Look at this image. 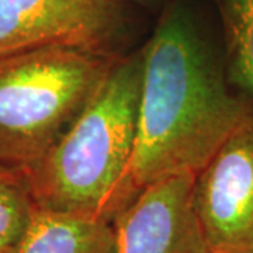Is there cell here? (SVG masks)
<instances>
[{"mask_svg":"<svg viewBox=\"0 0 253 253\" xmlns=\"http://www.w3.org/2000/svg\"><path fill=\"white\" fill-rule=\"evenodd\" d=\"M144 71L129 184L197 173L215 154L249 104L231 90L197 18L173 0L142 49Z\"/></svg>","mask_w":253,"mask_h":253,"instance_id":"1","label":"cell"},{"mask_svg":"<svg viewBox=\"0 0 253 253\" xmlns=\"http://www.w3.org/2000/svg\"><path fill=\"white\" fill-rule=\"evenodd\" d=\"M142 71V49L120 55L72 126L23 170L37 207L113 222L135 199L129 166Z\"/></svg>","mask_w":253,"mask_h":253,"instance_id":"2","label":"cell"},{"mask_svg":"<svg viewBox=\"0 0 253 253\" xmlns=\"http://www.w3.org/2000/svg\"><path fill=\"white\" fill-rule=\"evenodd\" d=\"M120 54L52 45L0 58V163L26 170L79 117Z\"/></svg>","mask_w":253,"mask_h":253,"instance_id":"3","label":"cell"},{"mask_svg":"<svg viewBox=\"0 0 253 253\" xmlns=\"http://www.w3.org/2000/svg\"><path fill=\"white\" fill-rule=\"evenodd\" d=\"M126 24L124 0H0V58L52 45L116 52Z\"/></svg>","mask_w":253,"mask_h":253,"instance_id":"4","label":"cell"},{"mask_svg":"<svg viewBox=\"0 0 253 253\" xmlns=\"http://www.w3.org/2000/svg\"><path fill=\"white\" fill-rule=\"evenodd\" d=\"M194 208L210 246L253 251V107L194 177Z\"/></svg>","mask_w":253,"mask_h":253,"instance_id":"5","label":"cell"},{"mask_svg":"<svg viewBox=\"0 0 253 253\" xmlns=\"http://www.w3.org/2000/svg\"><path fill=\"white\" fill-rule=\"evenodd\" d=\"M193 173L151 183L114 218L116 253H206Z\"/></svg>","mask_w":253,"mask_h":253,"instance_id":"6","label":"cell"},{"mask_svg":"<svg viewBox=\"0 0 253 253\" xmlns=\"http://www.w3.org/2000/svg\"><path fill=\"white\" fill-rule=\"evenodd\" d=\"M10 253H116L113 222L37 208Z\"/></svg>","mask_w":253,"mask_h":253,"instance_id":"7","label":"cell"},{"mask_svg":"<svg viewBox=\"0 0 253 253\" xmlns=\"http://www.w3.org/2000/svg\"><path fill=\"white\" fill-rule=\"evenodd\" d=\"M232 79L253 96V0H214Z\"/></svg>","mask_w":253,"mask_h":253,"instance_id":"8","label":"cell"},{"mask_svg":"<svg viewBox=\"0 0 253 253\" xmlns=\"http://www.w3.org/2000/svg\"><path fill=\"white\" fill-rule=\"evenodd\" d=\"M37 208L26 173L0 163V253L14 249Z\"/></svg>","mask_w":253,"mask_h":253,"instance_id":"9","label":"cell"},{"mask_svg":"<svg viewBox=\"0 0 253 253\" xmlns=\"http://www.w3.org/2000/svg\"><path fill=\"white\" fill-rule=\"evenodd\" d=\"M206 253H253V251L232 246H210Z\"/></svg>","mask_w":253,"mask_h":253,"instance_id":"10","label":"cell"},{"mask_svg":"<svg viewBox=\"0 0 253 253\" xmlns=\"http://www.w3.org/2000/svg\"><path fill=\"white\" fill-rule=\"evenodd\" d=\"M128 1L139 3V4H142V6H152V4H156V3H159L161 0H128Z\"/></svg>","mask_w":253,"mask_h":253,"instance_id":"11","label":"cell"}]
</instances>
